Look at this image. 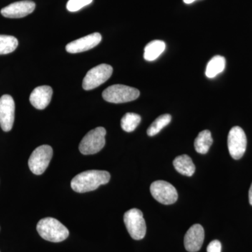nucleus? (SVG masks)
<instances>
[{
  "mask_svg": "<svg viewBox=\"0 0 252 252\" xmlns=\"http://www.w3.org/2000/svg\"><path fill=\"white\" fill-rule=\"evenodd\" d=\"M110 177V174L107 171L88 170L75 176L71 182V187L77 193H86L108 183Z\"/></svg>",
  "mask_w": 252,
  "mask_h": 252,
  "instance_id": "obj_1",
  "label": "nucleus"
},
{
  "mask_svg": "<svg viewBox=\"0 0 252 252\" xmlns=\"http://www.w3.org/2000/svg\"><path fill=\"white\" fill-rule=\"evenodd\" d=\"M36 230L39 235L52 243H61L69 236V230L59 221L52 217H46L38 222Z\"/></svg>",
  "mask_w": 252,
  "mask_h": 252,
  "instance_id": "obj_2",
  "label": "nucleus"
},
{
  "mask_svg": "<svg viewBox=\"0 0 252 252\" xmlns=\"http://www.w3.org/2000/svg\"><path fill=\"white\" fill-rule=\"evenodd\" d=\"M107 131L103 127H97L89 131L79 144V151L84 155H92L100 152L105 145Z\"/></svg>",
  "mask_w": 252,
  "mask_h": 252,
  "instance_id": "obj_3",
  "label": "nucleus"
},
{
  "mask_svg": "<svg viewBox=\"0 0 252 252\" xmlns=\"http://www.w3.org/2000/svg\"><path fill=\"white\" fill-rule=\"evenodd\" d=\"M140 93L135 88L116 84L106 89L102 93L104 100L111 103H125L138 98Z\"/></svg>",
  "mask_w": 252,
  "mask_h": 252,
  "instance_id": "obj_4",
  "label": "nucleus"
},
{
  "mask_svg": "<svg viewBox=\"0 0 252 252\" xmlns=\"http://www.w3.org/2000/svg\"><path fill=\"white\" fill-rule=\"evenodd\" d=\"M124 220L131 238L135 240H142L144 238L147 233V225L141 210L131 209L126 212Z\"/></svg>",
  "mask_w": 252,
  "mask_h": 252,
  "instance_id": "obj_5",
  "label": "nucleus"
},
{
  "mask_svg": "<svg viewBox=\"0 0 252 252\" xmlns=\"http://www.w3.org/2000/svg\"><path fill=\"white\" fill-rule=\"evenodd\" d=\"M53 157V149L49 145H41L33 151L28 165L33 174L40 175L46 171Z\"/></svg>",
  "mask_w": 252,
  "mask_h": 252,
  "instance_id": "obj_6",
  "label": "nucleus"
},
{
  "mask_svg": "<svg viewBox=\"0 0 252 252\" xmlns=\"http://www.w3.org/2000/svg\"><path fill=\"white\" fill-rule=\"evenodd\" d=\"M113 68L107 64H101L90 69L83 80V89L90 91L106 82L112 75Z\"/></svg>",
  "mask_w": 252,
  "mask_h": 252,
  "instance_id": "obj_7",
  "label": "nucleus"
},
{
  "mask_svg": "<svg viewBox=\"0 0 252 252\" xmlns=\"http://www.w3.org/2000/svg\"><path fill=\"white\" fill-rule=\"evenodd\" d=\"M150 191L152 196L163 205H172L178 198V193L174 186L165 181L153 182L150 187Z\"/></svg>",
  "mask_w": 252,
  "mask_h": 252,
  "instance_id": "obj_8",
  "label": "nucleus"
},
{
  "mask_svg": "<svg viewBox=\"0 0 252 252\" xmlns=\"http://www.w3.org/2000/svg\"><path fill=\"white\" fill-rule=\"evenodd\" d=\"M246 135L243 128L239 126L232 127L228 136V151L231 157L239 160L243 157L247 149Z\"/></svg>",
  "mask_w": 252,
  "mask_h": 252,
  "instance_id": "obj_9",
  "label": "nucleus"
},
{
  "mask_svg": "<svg viewBox=\"0 0 252 252\" xmlns=\"http://www.w3.org/2000/svg\"><path fill=\"white\" fill-rule=\"evenodd\" d=\"M15 119V102L9 94H4L0 98V126L5 132L12 129Z\"/></svg>",
  "mask_w": 252,
  "mask_h": 252,
  "instance_id": "obj_10",
  "label": "nucleus"
},
{
  "mask_svg": "<svg viewBox=\"0 0 252 252\" xmlns=\"http://www.w3.org/2000/svg\"><path fill=\"white\" fill-rule=\"evenodd\" d=\"M102 41V36L98 32L92 33L69 43L66 46V51L69 54H78L94 49Z\"/></svg>",
  "mask_w": 252,
  "mask_h": 252,
  "instance_id": "obj_11",
  "label": "nucleus"
},
{
  "mask_svg": "<svg viewBox=\"0 0 252 252\" xmlns=\"http://www.w3.org/2000/svg\"><path fill=\"white\" fill-rule=\"evenodd\" d=\"M35 3L32 1H21L12 3L1 10V14L4 17L21 18L32 14L35 9Z\"/></svg>",
  "mask_w": 252,
  "mask_h": 252,
  "instance_id": "obj_12",
  "label": "nucleus"
},
{
  "mask_svg": "<svg viewBox=\"0 0 252 252\" xmlns=\"http://www.w3.org/2000/svg\"><path fill=\"white\" fill-rule=\"evenodd\" d=\"M205 231L200 224H194L187 232L185 236V247L189 252H198L202 248Z\"/></svg>",
  "mask_w": 252,
  "mask_h": 252,
  "instance_id": "obj_13",
  "label": "nucleus"
},
{
  "mask_svg": "<svg viewBox=\"0 0 252 252\" xmlns=\"http://www.w3.org/2000/svg\"><path fill=\"white\" fill-rule=\"evenodd\" d=\"M52 94L53 89L50 86H38L32 92L30 96V102L36 109L42 110L51 102Z\"/></svg>",
  "mask_w": 252,
  "mask_h": 252,
  "instance_id": "obj_14",
  "label": "nucleus"
},
{
  "mask_svg": "<svg viewBox=\"0 0 252 252\" xmlns=\"http://www.w3.org/2000/svg\"><path fill=\"white\" fill-rule=\"evenodd\" d=\"M173 165L179 173L187 177H190L195 172V165L188 155H182L176 157L173 161Z\"/></svg>",
  "mask_w": 252,
  "mask_h": 252,
  "instance_id": "obj_15",
  "label": "nucleus"
},
{
  "mask_svg": "<svg viewBox=\"0 0 252 252\" xmlns=\"http://www.w3.org/2000/svg\"><path fill=\"white\" fill-rule=\"evenodd\" d=\"M165 44L163 41L154 40L144 48V59L147 61H154L164 52Z\"/></svg>",
  "mask_w": 252,
  "mask_h": 252,
  "instance_id": "obj_16",
  "label": "nucleus"
},
{
  "mask_svg": "<svg viewBox=\"0 0 252 252\" xmlns=\"http://www.w3.org/2000/svg\"><path fill=\"white\" fill-rule=\"evenodd\" d=\"M225 67V59L220 56H215L207 63L205 75L207 78L212 79L220 74Z\"/></svg>",
  "mask_w": 252,
  "mask_h": 252,
  "instance_id": "obj_17",
  "label": "nucleus"
},
{
  "mask_svg": "<svg viewBox=\"0 0 252 252\" xmlns=\"http://www.w3.org/2000/svg\"><path fill=\"white\" fill-rule=\"evenodd\" d=\"M213 143V139L210 130H205L200 132L195 138L194 147L195 151L199 154H205Z\"/></svg>",
  "mask_w": 252,
  "mask_h": 252,
  "instance_id": "obj_18",
  "label": "nucleus"
},
{
  "mask_svg": "<svg viewBox=\"0 0 252 252\" xmlns=\"http://www.w3.org/2000/svg\"><path fill=\"white\" fill-rule=\"evenodd\" d=\"M141 122V117L135 113H127L123 117L121 126L123 130L127 132H131L137 128Z\"/></svg>",
  "mask_w": 252,
  "mask_h": 252,
  "instance_id": "obj_19",
  "label": "nucleus"
},
{
  "mask_svg": "<svg viewBox=\"0 0 252 252\" xmlns=\"http://www.w3.org/2000/svg\"><path fill=\"white\" fill-rule=\"evenodd\" d=\"M18 45V39L14 36L0 34V55L14 52Z\"/></svg>",
  "mask_w": 252,
  "mask_h": 252,
  "instance_id": "obj_20",
  "label": "nucleus"
},
{
  "mask_svg": "<svg viewBox=\"0 0 252 252\" xmlns=\"http://www.w3.org/2000/svg\"><path fill=\"white\" fill-rule=\"evenodd\" d=\"M171 120L172 117L170 114H163V115L158 117L157 119L152 123V125L149 126L148 130H147V135L151 136V137L157 135L162 128H164L165 126H167L170 124Z\"/></svg>",
  "mask_w": 252,
  "mask_h": 252,
  "instance_id": "obj_21",
  "label": "nucleus"
},
{
  "mask_svg": "<svg viewBox=\"0 0 252 252\" xmlns=\"http://www.w3.org/2000/svg\"><path fill=\"white\" fill-rule=\"evenodd\" d=\"M93 0H69L67 9L71 12H75L92 3Z\"/></svg>",
  "mask_w": 252,
  "mask_h": 252,
  "instance_id": "obj_22",
  "label": "nucleus"
},
{
  "mask_svg": "<svg viewBox=\"0 0 252 252\" xmlns=\"http://www.w3.org/2000/svg\"><path fill=\"white\" fill-rule=\"evenodd\" d=\"M207 252H221V244L219 240H213L207 246Z\"/></svg>",
  "mask_w": 252,
  "mask_h": 252,
  "instance_id": "obj_23",
  "label": "nucleus"
},
{
  "mask_svg": "<svg viewBox=\"0 0 252 252\" xmlns=\"http://www.w3.org/2000/svg\"><path fill=\"white\" fill-rule=\"evenodd\" d=\"M249 201H250V205H252V183L250 191H249Z\"/></svg>",
  "mask_w": 252,
  "mask_h": 252,
  "instance_id": "obj_24",
  "label": "nucleus"
},
{
  "mask_svg": "<svg viewBox=\"0 0 252 252\" xmlns=\"http://www.w3.org/2000/svg\"><path fill=\"white\" fill-rule=\"evenodd\" d=\"M183 1L185 4H192V3L194 2V1H196V0H183Z\"/></svg>",
  "mask_w": 252,
  "mask_h": 252,
  "instance_id": "obj_25",
  "label": "nucleus"
}]
</instances>
